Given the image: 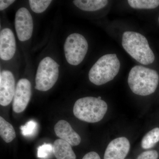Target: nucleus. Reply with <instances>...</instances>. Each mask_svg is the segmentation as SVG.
<instances>
[{
	"label": "nucleus",
	"mask_w": 159,
	"mask_h": 159,
	"mask_svg": "<svg viewBox=\"0 0 159 159\" xmlns=\"http://www.w3.org/2000/svg\"><path fill=\"white\" fill-rule=\"evenodd\" d=\"M159 142V128L156 127L148 132L144 136L141 142V146L143 149L153 148Z\"/></svg>",
	"instance_id": "dca6fc26"
},
{
	"label": "nucleus",
	"mask_w": 159,
	"mask_h": 159,
	"mask_svg": "<svg viewBox=\"0 0 159 159\" xmlns=\"http://www.w3.org/2000/svg\"><path fill=\"white\" fill-rule=\"evenodd\" d=\"M120 62L116 54H107L98 60L89 72L90 81L101 85L114 79L119 73Z\"/></svg>",
	"instance_id": "20e7f679"
},
{
	"label": "nucleus",
	"mask_w": 159,
	"mask_h": 159,
	"mask_svg": "<svg viewBox=\"0 0 159 159\" xmlns=\"http://www.w3.org/2000/svg\"><path fill=\"white\" fill-rule=\"evenodd\" d=\"M76 7L84 11H93L105 7L108 3L107 0H75L73 2Z\"/></svg>",
	"instance_id": "4468645a"
},
{
	"label": "nucleus",
	"mask_w": 159,
	"mask_h": 159,
	"mask_svg": "<svg viewBox=\"0 0 159 159\" xmlns=\"http://www.w3.org/2000/svg\"><path fill=\"white\" fill-rule=\"evenodd\" d=\"M159 82L157 72L143 66H134L129 74V86L133 93L139 96H147L153 93Z\"/></svg>",
	"instance_id": "f257e3e1"
},
{
	"label": "nucleus",
	"mask_w": 159,
	"mask_h": 159,
	"mask_svg": "<svg viewBox=\"0 0 159 159\" xmlns=\"http://www.w3.org/2000/svg\"><path fill=\"white\" fill-rule=\"evenodd\" d=\"M16 42L13 31L9 28H4L0 32V57L9 61L14 57L16 51Z\"/></svg>",
	"instance_id": "9b49d317"
},
{
	"label": "nucleus",
	"mask_w": 159,
	"mask_h": 159,
	"mask_svg": "<svg viewBox=\"0 0 159 159\" xmlns=\"http://www.w3.org/2000/svg\"><path fill=\"white\" fill-rule=\"evenodd\" d=\"M0 135L6 143H10L16 137L15 131L12 125L3 117H0Z\"/></svg>",
	"instance_id": "2eb2a0df"
},
{
	"label": "nucleus",
	"mask_w": 159,
	"mask_h": 159,
	"mask_svg": "<svg viewBox=\"0 0 159 159\" xmlns=\"http://www.w3.org/2000/svg\"><path fill=\"white\" fill-rule=\"evenodd\" d=\"M82 159H101L98 153L95 152H90L87 153Z\"/></svg>",
	"instance_id": "5701e85b"
},
{
	"label": "nucleus",
	"mask_w": 159,
	"mask_h": 159,
	"mask_svg": "<svg viewBox=\"0 0 159 159\" xmlns=\"http://www.w3.org/2000/svg\"><path fill=\"white\" fill-rule=\"evenodd\" d=\"M108 109L107 103L98 97H85L75 102L73 112L75 116L81 121L96 123L101 121Z\"/></svg>",
	"instance_id": "7ed1b4c3"
},
{
	"label": "nucleus",
	"mask_w": 159,
	"mask_h": 159,
	"mask_svg": "<svg viewBox=\"0 0 159 159\" xmlns=\"http://www.w3.org/2000/svg\"><path fill=\"white\" fill-rule=\"evenodd\" d=\"M37 123L34 120H30L20 127L21 133L25 137H30L34 135L37 129Z\"/></svg>",
	"instance_id": "6ab92c4d"
},
{
	"label": "nucleus",
	"mask_w": 159,
	"mask_h": 159,
	"mask_svg": "<svg viewBox=\"0 0 159 159\" xmlns=\"http://www.w3.org/2000/svg\"><path fill=\"white\" fill-rule=\"evenodd\" d=\"M52 2L51 0H30L29 3L32 11L40 13L48 9Z\"/></svg>",
	"instance_id": "a211bd4d"
},
{
	"label": "nucleus",
	"mask_w": 159,
	"mask_h": 159,
	"mask_svg": "<svg viewBox=\"0 0 159 159\" xmlns=\"http://www.w3.org/2000/svg\"><path fill=\"white\" fill-rule=\"evenodd\" d=\"M59 65L53 58L46 57L40 61L35 76V89L46 92L54 85L59 77Z\"/></svg>",
	"instance_id": "39448f33"
},
{
	"label": "nucleus",
	"mask_w": 159,
	"mask_h": 159,
	"mask_svg": "<svg viewBox=\"0 0 159 159\" xmlns=\"http://www.w3.org/2000/svg\"><path fill=\"white\" fill-rule=\"evenodd\" d=\"M15 2V1H13V0H6V1L1 0L0 1V10L3 11L5 10L11 4H13Z\"/></svg>",
	"instance_id": "4be33fe9"
},
{
	"label": "nucleus",
	"mask_w": 159,
	"mask_h": 159,
	"mask_svg": "<svg viewBox=\"0 0 159 159\" xmlns=\"http://www.w3.org/2000/svg\"><path fill=\"white\" fill-rule=\"evenodd\" d=\"M159 153L157 151L151 150L146 151L140 154L137 159H158Z\"/></svg>",
	"instance_id": "412c9836"
},
{
	"label": "nucleus",
	"mask_w": 159,
	"mask_h": 159,
	"mask_svg": "<svg viewBox=\"0 0 159 159\" xmlns=\"http://www.w3.org/2000/svg\"><path fill=\"white\" fill-rule=\"evenodd\" d=\"M54 132L60 139L67 142L73 146H77L81 142L80 136L74 130L70 123L64 120H61L55 124Z\"/></svg>",
	"instance_id": "f8f14e48"
},
{
	"label": "nucleus",
	"mask_w": 159,
	"mask_h": 159,
	"mask_svg": "<svg viewBox=\"0 0 159 159\" xmlns=\"http://www.w3.org/2000/svg\"><path fill=\"white\" fill-rule=\"evenodd\" d=\"M52 152H53V146L51 144H44L38 148V157L40 158L48 157Z\"/></svg>",
	"instance_id": "aec40b11"
},
{
	"label": "nucleus",
	"mask_w": 159,
	"mask_h": 159,
	"mask_svg": "<svg viewBox=\"0 0 159 159\" xmlns=\"http://www.w3.org/2000/svg\"><path fill=\"white\" fill-rule=\"evenodd\" d=\"M129 5L136 9H154L159 6V0H128Z\"/></svg>",
	"instance_id": "f3484780"
},
{
	"label": "nucleus",
	"mask_w": 159,
	"mask_h": 159,
	"mask_svg": "<svg viewBox=\"0 0 159 159\" xmlns=\"http://www.w3.org/2000/svg\"><path fill=\"white\" fill-rule=\"evenodd\" d=\"M15 80L10 71L4 70L0 73V104L9 105L13 99L15 92Z\"/></svg>",
	"instance_id": "1a4fd4ad"
},
{
	"label": "nucleus",
	"mask_w": 159,
	"mask_h": 159,
	"mask_svg": "<svg viewBox=\"0 0 159 159\" xmlns=\"http://www.w3.org/2000/svg\"><path fill=\"white\" fill-rule=\"evenodd\" d=\"M64 50L68 63L71 65L77 66L82 62L87 53L88 43L82 34L73 33L66 39Z\"/></svg>",
	"instance_id": "423d86ee"
},
{
	"label": "nucleus",
	"mask_w": 159,
	"mask_h": 159,
	"mask_svg": "<svg viewBox=\"0 0 159 159\" xmlns=\"http://www.w3.org/2000/svg\"><path fill=\"white\" fill-rule=\"evenodd\" d=\"M130 148V142L127 138L124 137L116 138L109 143L103 159H125Z\"/></svg>",
	"instance_id": "9d476101"
},
{
	"label": "nucleus",
	"mask_w": 159,
	"mask_h": 159,
	"mask_svg": "<svg viewBox=\"0 0 159 159\" xmlns=\"http://www.w3.org/2000/svg\"></svg>",
	"instance_id": "b1692460"
},
{
	"label": "nucleus",
	"mask_w": 159,
	"mask_h": 159,
	"mask_svg": "<svg viewBox=\"0 0 159 159\" xmlns=\"http://www.w3.org/2000/svg\"><path fill=\"white\" fill-rule=\"evenodd\" d=\"M15 26L18 39L26 41L31 38L33 31V21L28 9L22 7L17 10L15 18Z\"/></svg>",
	"instance_id": "0eeeda50"
},
{
	"label": "nucleus",
	"mask_w": 159,
	"mask_h": 159,
	"mask_svg": "<svg viewBox=\"0 0 159 159\" xmlns=\"http://www.w3.org/2000/svg\"><path fill=\"white\" fill-rule=\"evenodd\" d=\"M31 95V82L26 78L20 79L16 87L12 109L15 112L20 113L25 111L29 104Z\"/></svg>",
	"instance_id": "6e6552de"
},
{
	"label": "nucleus",
	"mask_w": 159,
	"mask_h": 159,
	"mask_svg": "<svg viewBox=\"0 0 159 159\" xmlns=\"http://www.w3.org/2000/svg\"><path fill=\"white\" fill-rule=\"evenodd\" d=\"M71 145L61 139H57L53 144V153L57 159H76V156Z\"/></svg>",
	"instance_id": "ddd939ff"
},
{
	"label": "nucleus",
	"mask_w": 159,
	"mask_h": 159,
	"mask_svg": "<svg viewBox=\"0 0 159 159\" xmlns=\"http://www.w3.org/2000/svg\"><path fill=\"white\" fill-rule=\"evenodd\" d=\"M122 46L129 55L142 65H148L154 61V54L147 39L140 33L132 31L124 32Z\"/></svg>",
	"instance_id": "f03ea898"
}]
</instances>
